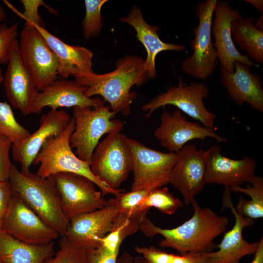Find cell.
<instances>
[{"label": "cell", "instance_id": "obj_12", "mask_svg": "<svg viewBox=\"0 0 263 263\" xmlns=\"http://www.w3.org/2000/svg\"><path fill=\"white\" fill-rule=\"evenodd\" d=\"M52 176L59 193L62 210L69 221L76 215L99 209L107 205L108 200L89 178L68 172Z\"/></svg>", "mask_w": 263, "mask_h": 263}, {"label": "cell", "instance_id": "obj_30", "mask_svg": "<svg viewBox=\"0 0 263 263\" xmlns=\"http://www.w3.org/2000/svg\"><path fill=\"white\" fill-rule=\"evenodd\" d=\"M107 0H85V15L82 23L83 38L89 39L96 37L102 26L101 8Z\"/></svg>", "mask_w": 263, "mask_h": 263}, {"label": "cell", "instance_id": "obj_42", "mask_svg": "<svg viewBox=\"0 0 263 263\" xmlns=\"http://www.w3.org/2000/svg\"><path fill=\"white\" fill-rule=\"evenodd\" d=\"M192 263H208L207 258L204 253H200L198 258Z\"/></svg>", "mask_w": 263, "mask_h": 263}, {"label": "cell", "instance_id": "obj_10", "mask_svg": "<svg viewBox=\"0 0 263 263\" xmlns=\"http://www.w3.org/2000/svg\"><path fill=\"white\" fill-rule=\"evenodd\" d=\"M128 142L132 156L131 190L150 191L169 183L177 153L161 152L129 138Z\"/></svg>", "mask_w": 263, "mask_h": 263}, {"label": "cell", "instance_id": "obj_5", "mask_svg": "<svg viewBox=\"0 0 263 263\" xmlns=\"http://www.w3.org/2000/svg\"><path fill=\"white\" fill-rule=\"evenodd\" d=\"M116 113L104 104L95 108H73L75 128L70 137V143L79 159L90 164L92 154L101 137L121 132L124 122L113 119Z\"/></svg>", "mask_w": 263, "mask_h": 263}, {"label": "cell", "instance_id": "obj_2", "mask_svg": "<svg viewBox=\"0 0 263 263\" xmlns=\"http://www.w3.org/2000/svg\"><path fill=\"white\" fill-rule=\"evenodd\" d=\"M144 61L136 55H128L116 61L112 72L104 74L94 72L75 80L86 88V96H100L110 104L113 111L128 116L137 96L135 92L131 91L132 88L145 83L149 78L144 70Z\"/></svg>", "mask_w": 263, "mask_h": 263}, {"label": "cell", "instance_id": "obj_20", "mask_svg": "<svg viewBox=\"0 0 263 263\" xmlns=\"http://www.w3.org/2000/svg\"><path fill=\"white\" fill-rule=\"evenodd\" d=\"M3 81L11 106L25 116L31 114L33 101L38 91L22 61L18 39L12 45Z\"/></svg>", "mask_w": 263, "mask_h": 263}, {"label": "cell", "instance_id": "obj_44", "mask_svg": "<svg viewBox=\"0 0 263 263\" xmlns=\"http://www.w3.org/2000/svg\"><path fill=\"white\" fill-rule=\"evenodd\" d=\"M3 80V77L2 76L1 70L0 68V84L2 82Z\"/></svg>", "mask_w": 263, "mask_h": 263}, {"label": "cell", "instance_id": "obj_36", "mask_svg": "<svg viewBox=\"0 0 263 263\" xmlns=\"http://www.w3.org/2000/svg\"><path fill=\"white\" fill-rule=\"evenodd\" d=\"M12 144L9 139L0 134V181H8L13 165L10 158Z\"/></svg>", "mask_w": 263, "mask_h": 263}, {"label": "cell", "instance_id": "obj_45", "mask_svg": "<svg viewBox=\"0 0 263 263\" xmlns=\"http://www.w3.org/2000/svg\"><path fill=\"white\" fill-rule=\"evenodd\" d=\"M0 263H4L0 258Z\"/></svg>", "mask_w": 263, "mask_h": 263}, {"label": "cell", "instance_id": "obj_13", "mask_svg": "<svg viewBox=\"0 0 263 263\" xmlns=\"http://www.w3.org/2000/svg\"><path fill=\"white\" fill-rule=\"evenodd\" d=\"M154 136L163 147L169 152L174 153H178L188 142L193 140L211 137L218 142L226 141L219 135L214 128H207L198 122L188 120L179 110L172 113L166 110L163 112Z\"/></svg>", "mask_w": 263, "mask_h": 263}, {"label": "cell", "instance_id": "obj_1", "mask_svg": "<svg viewBox=\"0 0 263 263\" xmlns=\"http://www.w3.org/2000/svg\"><path fill=\"white\" fill-rule=\"evenodd\" d=\"M191 204L193 216L176 227L160 228L146 217L139 230L147 237L162 235L164 239L160 241L159 246L173 248L180 255L210 252L216 247L214 240L225 231L229 220L210 208L201 207L195 200Z\"/></svg>", "mask_w": 263, "mask_h": 263}, {"label": "cell", "instance_id": "obj_25", "mask_svg": "<svg viewBox=\"0 0 263 263\" xmlns=\"http://www.w3.org/2000/svg\"><path fill=\"white\" fill-rule=\"evenodd\" d=\"M53 242L34 245L19 240L0 229V258L4 263H43L54 255Z\"/></svg>", "mask_w": 263, "mask_h": 263}, {"label": "cell", "instance_id": "obj_34", "mask_svg": "<svg viewBox=\"0 0 263 263\" xmlns=\"http://www.w3.org/2000/svg\"><path fill=\"white\" fill-rule=\"evenodd\" d=\"M149 191L143 190L121 192L113 199L119 212L132 213L142 209L143 201Z\"/></svg>", "mask_w": 263, "mask_h": 263}, {"label": "cell", "instance_id": "obj_6", "mask_svg": "<svg viewBox=\"0 0 263 263\" xmlns=\"http://www.w3.org/2000/svg\"><path fill=\"white\" fill-rule=\"evenodd\" d=\"M90 169L101 182L111 188L119 189L132 169L128 138L121 132L108 134L94 150Z\"/></svg>", "mask_w": 263, "mask_h": 263}, {"label": "cell", "instance_id": "obj_39", "mask_svg": "<svg viewBox=\"0 0 263 263\" xmlns=\"http://www.w3.org/2000/svg\"><path fill=\"white\" fill-rule=\"evenodd\" d=\"M116 263H149L142 256L133 257L127 252L122 253L117 257Z\"/></svg>", "mask_w": 263, "mask_h": 263}, {"label": "cell", "instance_id": "obj_17", "mask_svg": "<svg viewBox=\"0 0 263 263\" xmlns=\"http://www.w3.org/2000/svg\"><path fill=\"white\" fill-rule=\"evenodd\" d=\"M231 191L229 188L225 187L222 209L228 207L231 210L235 217V224L216 245L218 250L204 253L208 263H240L244 256L254 254L259 245V242L249 243L243 238L244 229L251 226L254 220L240 215L237 211L231 200Z\"/></svg>", "mask_w": 263, "mask_h": 263}, {"label": "cell", "instance_id": "obj_4", "mask_svg": "<svg viewBox=\"0 0 263 263\" xmlns=\"http://www.w3.org/2000/svg\"><path fill=\"white\" fill-rule=\"evenodd\" d=\"M75 128V121L72 118L63 132L57 136L49 138L42 146L32 164L39 165L38 175L46 178L62 172L73 173L92 180L100 189L104 197L115 196L123 189H114L99 180L92 172L90 164L79 159L74 153L70 143V137Z\"/></svg>", "mask_w": 263, "mask_h": 263}, {"label": "cell", "instance_id": "obj_24", "mask_svg": "<svg viewBox=\"0 0 263 263\" xmlns=\"http://www.w3.org/2000/svg\"><path fill=\"white\" fill-rule=\"evenodd\" d=\"M119 19L134 29L138 40L145 47L147 56L144 61V70L149 78L153 79L156 76L155 58L158 54L164 51H181L186 49L184 45L161 40L158 33L159 28L148 24L143 18L141 10L136 6L131 9L127 16L119 18Z\"/></svg>", "mask_w": 263, "mask_h": 263}, {"label": "cell", "instance_id": "obj_31", "mask_svg": "<svg viewBox=\"0 0 263 263\" xmlns=\"http://www.w3.org/2000/svg\"><path fill=\"white\" fill-rule=\"evenodd\" d=\"M135 249L149 263H192L200 255V253L175 255L164 252L153 246H137Z\"/></svg>", "mask_w": 263, "mask_h": 263}, {"label": "cell", "instance_id": "obj_14", "mask_svg": "<svg viewBox=\"0 0 263 263\" xmlns=\"http://www.w3.org/2000/svg\"><path fill=\"white\" fill-rule=\"evenodd\" d=\"M108 201L102 208L72 218L62 237L77 247L88 249L100 245L99 239L111 231L118 212L113 198Z\"/></svg>", "mask_w": 263, "mask_h": 263}, {"label": "cell", "instance_id": "obj_16", "mask_svg": "<svg viewBox=\"0 0 263 263\" xmlns=\"http://www.w3.org/2000/svg\"><path fill=\"white\" fill-rule=\"evenodd\" d=\"M177 153L169 183L181 192L185 203L188 205L206 185L205 150L191 144L186 145Z\"/></svg>", "mask_w": 263, "mask_h": 263}, {"label": "cell", "instance_id": "obj_38", "mask_svg": "<svg viewBox=\"0 0 263 263\" xmlns=\"http://www.w3.org/2000/svg\"><path fill=\"white\" fill-rule=\"evenodd\" d=\"M12 195L13 192L9 181H0V229Z\"/></svg>", "mask_w": 263, "mask_h": 263}, {"label": "cell", "instance_id": "obj_7", "mask_svg": "<svg viewBox=\"0 0 263 263\" xmlns=\"http://www.w3.org/2000/svg\"><path fill=\"white\" fill-rule=\"evenodd\" d=\"M217 0L200 2L195 12L198 24L193 29L191 40L193 54L182 63L183 71L190 76L205 80L211 75L219 63L217 53L212 41L211 27Z\"/></svg>", "mask_w": 263, "mask_h": 263}, {"label": "cell", "instance_id": "obj_9", "mask_svg": "<svg viewBox=\"0 0 263 263\" xmlns=\"http://www.w3.org/2000/svg\"><path fill=\"white\" fill-rule=\"evenodd\" d=\"M209 93V88L204 83L188 84L180 79L177 86L171 87L166 92L156 96L143 105L141 109L146 113V117L149 118L158 108L173 105L204 126L214 128L216 115L207 109L203 102Z\"/></svg>", "mask_w": 263, "mask_h": 263}, {"label": "cell", "instance_id": "obj_18", "mask_svg": "<svg viewBox=\"0 0 263 263\" xmlns=\"http://www.w3.org/2000/svg\"><path fill=\"white\" fill-rule=\"evenodd\" d=\"M205 184H219L229 188L240 186L255 176L256 162L249 156L233 159L222 155L218 145L205 150Z\"/></svg>", "mask_w": 263, "mask_h": 263}, {"label": "cell", "instance_id": "obj_41", "mask_svg": "<svg viewBox=\"0 0 263 263\" xmlns=\"http://www.w3.org/2000/svg\"><path fill=\"white\" fill-rule=\"evenodd\" d=\"M245 1L254 6L261 14H263V1L262 0H246Z\"/></svg>", "mask_w": 263, "mask_h": 263}, {"label": "cell", "instance_id": "obj_33", "mask_svg": "<svg viewBox=\"0 0 263 263\" xmlns=\"http://www.w3.org/2000/svg\"><path fill=\"white\" fill-rule=\"evenodd\" d=\"M20 1L24 7V11L22 13L16 9L9 2L5 0H3L7 6L20 18L25 21H28L41 26L44 27V25L38 12L40 6L45 7L52 14L59 15L58 12L56 10L46 5L42 0H21Z\"/></svg>", "mask_w": 263, "mask_h": 263}, {"label": "cell", "instance_id": "obj_23", "mask_svg": "<svg viewBox=\"0 0 263 263\" xmlns=\"http://www.w3.org/2000/svg\"><path fill=\"white\" fill-rule=\"evenodd\" d=\"M33 24L57 58L58 75L63 78L73 76L75 78L94 72L93 53L90 50L83 46L67 44L52 34L44 27Z\"/></svg>", "mask_w": 263, "mask_h": 263}, {"label": "cell", "instance_id": "obj_11", "mask_svg": "<svg viewBox=\"0 0 263 263\" xmlns=\"http://www.w3.org/2000/svg\"><path fill=\"white\" fill-rule=\"evenodd\" d=\"M0 229L19 240L34 245L48 244L60 236L17 193H13Z\"/></svg>", "mask_w": 263, "mask_h": 263}, {"label": "cell", "instance_id": "obj_15", "mask_svg": "<svg viewBox=\"0 0 263 263\" xmlns=\"http://www.w3.org/2000/svg\"><path fill=\"white\" fill-rule=\"evenodd\" d=\"M213 15L211 33L220 66L229 73L234 72L236 62L249 67H257L247 56L238 50L232 40L231 24L243 17L240 12L233 8L226 0H217Z\"/></svg>", "mask_w": 263, "mask_h": 263}, {"label": "cell", "instance_id": "obj_26", "mask_svg": "<svg viewBox=\"0 0 263 263\" xmlns=\"http://www.w3.org/2000/svg\"><path fill=\"white\" fill-rule=\"evenodd\" d=\"M233 42L238 43L253 60L263 63V29L258 28L251 18H241L231 27Z\"/></svg>", "mask_w": 263, "mask_h": 263}, {"label": "cell", "instance_id": "obj_40", "mask_svg": "<svg viewBox=\"0 0 263 263\" xmlns=\"http://www.w3.org/2000/svg\"><path fill=\"white\" fill-rule=\"evenodd\" d=\"M250 263H263V237L259 241L258 248L254 254V257Z\"/></svg>", "mask_w": 263, "mask_h": 263}, {"label": "cell", "instance_id": "obj_19", "mask_svg": "<svg viewBox=\"0 0 263 263\" xmlns=\"http://www.w3.org/2000/svg\"><path fill=\"white\" fill-rule=\"evenodd\" d=\"M72 117L62 110L51 109L41 116L38 130L21 143L11 147L13 159L21 166V171L28 173L31 165L42 146L50 137L59 135Z\"/></svg>", "mask_w": 263, "mask_h": 263}, {"label": "cell", "instance_id": "obj_8", "mask_svg": "<svg viewBox=\"0 0 263 263\" xmlns=\"http://www.w3.org/2000/svg\"><path fill=\"white\" fill-rule=\"evenodd\" d=\"M22 61L38 92L57 79L58 61L45 39L33 24L25 21L20 33Z\"/></svg>", "mask_w": 263, "mask_h": 263}, {"label": "cell", "instance_id": "obj_22", "mask_svg": "<svg viewBox=\"0 0 263 263\" xmlns=\"http://www.w3.org/2000/svg\"><path fill=\"white\" fill-rule=\"evenodd\" d=\"M223 85L231 98L240 106L245 102L260 112H263V89L258 75L251 73L250 67L239 62L234 64V71L229 73L220 66Z\"/></svg>", "mask_w": 263, "mask_h": 263}, {"label": "cell", "instance_id": "obj_37", "mask_svg": "<svg viewBox=\"0 0 263 263\" xmlns=\"http://www.w3.org/2000/svg\"><path fill=\"white\" fill-rule=\"evenodd\" d=\"M89 263H116L119 252H113L100 245L86 249Z\"/></svg>", "mask_w": 263, "mask_h": 263}, {"label": "cell", "instance_id": "obj_21", "mask_svg": "<svg viewBox=\"0 0 263 263\" xmlns=\"http://www.w3.org/2000/svg\"><path fill=\"white\" fill-rule=\"evenodd\" d=\"M86 88L75 80L56 79L36 95L31 108V113L40 114L43 108L53 110L59 108L85 107L95 108L104 104L100 96L88 97L84 94Z\"/></svg>", "mask_w": 263, "mask_h": 263}, {"label": "cell", "instance_id": "obj_32", "mask_svg": "<svg viewBox=\"0 0 263 263\" xmlns=\"http://www.w3.org/2000/svg\"><path fill=\"white\" fill-rule=\"evenodd\" d=\"M59 250L43 263H89L86 249L76 247L64 237L59 241Z\"/></svg>", "mask_w": 263, "mask_h": 263}, {"label": "cell", "instance_id": "obj_43", "mask_svg": "<svg viewBox=\"0 0 263 263\" xmlns=\"http://www.w3.org/2000/svg\"><path fill=\"white\" fill-rule=\"evenodd\" d=\"M7 18V15L4 9L0 5V23L4 21Z\"/></svg>", "mask_w": 263, "mask_h": 263}, {"label": "cell", "instance_id": "obj_27", "mask_svg": "<svg viewBox=\"0 0 263 263\" xmlns=\"http://www.w3.org/2000/svg\"><path fill=\"white\" fill-rule=\"evenodd\" d=\"M251 185L246 188L241 186L231 187V191L240 192L249 195L251 199L247 200L243 197L239 198V202L235 207L241 215L253 220L263 217V179L255 176L249 182Z\"/></svg>", "mask_w": 263, "mask_h": 263}, {"label": "cell", "instance_id": "obj_28", "mask_svg": "<svg viewBox=\"0 0 263 263\" xmlns=\"http://www.w3.org/2000/svg\"><path fill=\"white\" fill-rule=\"evenodd\" d=\"M31 133L16 120L11 106L0 101V134L17 145L28 138Z\"/></svg>", "mask_w": 263, "mask_h": 263}, {"label": "cell", "instance_id": "obj_35", "mask_svg": "<svg viewBox=\"0 0 263 263\" xmlns=\"http://www.w3.org/2000/svg\"><path fill=\"white\" fill-rule=\"evenodd\" d=\"M19 23L8 26L6 23L0 24V64H7L11 48L18 36Z\"/></svg>", "mask_w": 263, "mask_h": 263}, {"label": "cell", "instance_id": "obj_29", "mask_svg": "<svg viewBox=\"0 0 263 263\" xmlns=\"http://www.w3.org/2000/svg\"><path fill=\"white\" fill-rule=\"evenodd\" d=\"M183 206V202L173 196L167 187L149 191L142 204L143 208L155 207L162 212L170 215L175 213Z\"/></svg>", "mask_w": 263, "mask_h": 263}, {"label": "cell", "instance_id": "obj_3", "mask_svg": "<svg viewBox=\"0 0 263 263\" xmlns=\"http://www.w3.org/2000/svg\"><path fill=\"white\" fill-rule=\"evenodd\" d=\"M8 181L13 193H17L61 237L65 235L69 220L62 210L59 193L52 176L43 178L30 172L23 173L13 165Z\"/></svg>", "mask_w": 263, "mask_h": 263}]
</instances>
